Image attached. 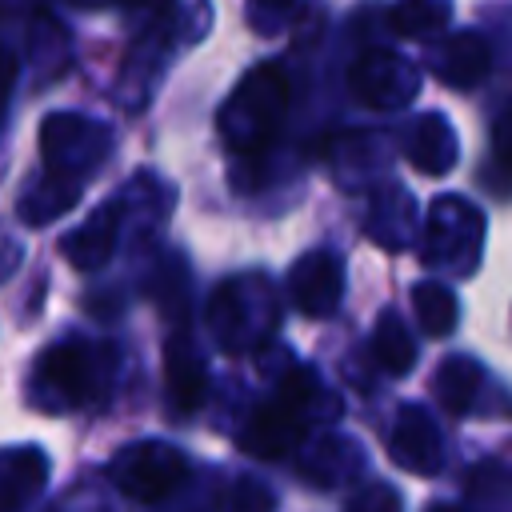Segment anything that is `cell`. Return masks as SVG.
<instances>
[{"label": "cell", "mask_w": 512, "mask_h": 512, "mask_svg": "<svg viewBox=\"0 0 512 512\" xmlns=\"http://www.w3.org/2000/svg\"><path fill=\"white\" fill-rule=\"evenodd\" d=\"M284 112H288V72L268 60V64H256L228 96L220 112V132L232 152L252 156L276 140Z\"/></svg>", "instance_id": "1"}, {"label": "cell", "mask_w": 512, "mask_h": 512, "mask_svg": "<svg viewBox=\"0 0 512 512\" xmlns=\"http://www.w3.org/2000/svg\"><path fill=\"white\" fill-rule=\"evenodd\" d=\"M312 396H316V372L292 368L280 380V392L252 412V420L244 428V448L252 456H264V460L284 456L304 436V412H308Z\"/></svg>", "instance_id": "2"}, {"label": "cell", "mask_w": 512, "mask_h": 512, "mask_svg": "<svg viewBox=\"0 0 512 512\" xmlns=\"http://www.w3.org/2000/svg\"><path fill=\"white\" fill-rule=\"evenodd\" d=\"M184 476H188V460L160 440L128 444L112 460V480L120 484V492H128L132 500H144V504L172 496L184 484Z\"/></svg>", "instance_id": "3"}, {"label": "cell", "mask_w": 512, "mask_h": 512, "mask_svg": "<svg viewBox=\"0 0 512 512\" xmlns=\"http://www.w3.org/2000/svg\"><path fill=\"white\" fill-rule=\"evenodd\" d=\"M40 148H44V160H48L52 176L84 180L100 164V156L108 152V132L100 124L84 120V116L56 112L40 128Z\"/></svg>", "instance_id": "4"}, {"label": "cell", "mask_w": 512, "mask_h": 512, "mask_svg": "<svg viewBox=\"0 0 512 512\" xmlns=\"http://www.w3.org/2000/svg\"><path fill=\"white\" fill-rule=\"evenodd\" d=\"M36 384L60 408L88 404L100 392V356H96V348L84 344V340H60V344L44 348V356L36 364Z\"/></svg>", "instance_id": "5"}, {"label": "cell", "mask_w": 512, "mask_h": 512, "mask_svg": "<svg viewBox=\"0 0 512 512\" xmlns=\"http://www.w3.org/2000/svg\"><path fill=\"white\" fill-rule=\"evenodd\" d=\"M348 88L368 108H400L416 96L420 76L404 56H396L388 48H368L348 68Z\"/></svg>", "instance_id": "6"}, {"label": "cell", "mask_w": 512, "mask_h": 512, "mask_svg": "<svg viewBox=\"0 0 512 512\" xmlns=\"http://www.w3.org/2000/svg\"><path fill=\"white\" fill-rule=\"evenodd\" d=\"M488 64H492V52H488V40L480 32H452L428 48V68L448 88L480 84Z\"/></svg>", "instance_id": "7"}, {"label": "cell", "mask_w": 512, "mask_h": 512, "mask_svg": "<svg viewBox=\"0 0 512 512\" xmlns=\"http://www.w3.org/2000/svg\"><path fill=\"white\" fill-rule=\"evenodd\" d=\"M340 280H344L340 276V260L332 252H308L288 272L292 300L308 316H328L340 304Z\"/></svg>", "instance_id": "8"}, {"label": "cell", "mask_w": 512, "mask_h": 512, "mask_svg": "<svg viewBox=\"0 0 512 512\" xmlns=\"http://www.w3.org/2000/svg\"><path fill=\"white\" fill-rule=\"evenodd\" d=\"M388 448H392V460L404 464L408 472H436L440 468V432L424 416V408H416V404H408L396 416Z\"/></svg>", "instance_id": "9"}, {"label": "cell", "mask_w": 512, "mask_h": 512, "mask_svg": "<svg viewBox=\"0 0 512 512\" xmlns=\"http://www.w3.org/2000/svg\"><path fill=\"white\" fill-rule=\"evenodd\" d=\"M164 380H168V400L180 412H192L204 400L208 372H204V360H200V352L192 348L188 336L168 344V352H164Z\"/></svg>", "instance_id": "10"}, {"label": "cell", "mask_w": 512, "mask_h": 512, "mask_svg": "<svg viewBox=\"0 0 512 512\" xmlns=\"http://www.w3.org/2000/svg\"><path fill=\"white\" fill-rule=\"evenodd\" d=\"M116 220H120V208L116 204H104L88 216V224H80L72 236H64V252L76 268H100L108 256H112V244H116Z\"/></svg>", "instance_id": "11"}, {"label": "cell", "mask_w": 512, "mask_h": 512, "mask_svg": "<svg viewBox=\"0 0 512 512\" xmlns=\"http://www.w3.org/2000/svg\"><path fill=\"white\" fill-rule=\"evenodd\" d=\"M408 160L420 168V172H448L452 160H456V136L448 128L444 116H420L412 136H408Z\"/></svg>", "instance_id": "12"}, {"label": "cell", "mask_w": 512, "mask_h": 512, "mask_svg": "<svg viewBox=\"0 0 512 512\" xmlns=\"http://www.w3.org/2000/svg\"><path fill=\"white\" fill-rule=\"evenodd\" d=\"M372 356L392 376H404L412 368V360H416V344H412V336L404 332V324L392 312H384L376 332H372Z\"/></svg>", "instance_id": "13"}, {"label": "cell", "mask_w": 512, "mask_h": 512, "mask_svg": "<svg viewBox=\"0 0 512 512\" xmlns=\"http://www.w3.org/2000/svg\"><path fill=\"white\" fill-rule=\"evenodd\" d=\"M44 476V460L32 448H16L0 460V504H20L24 496H32L40 488Z\"/></svg>", "instance_id": "14"}, {"label": "cell", "mask_w": 512, "mask_h": 512, "mask_svg": "<svg viewBox=\"0 0 512 512\" xmlns=\"http://www.w3.org/2000/svg\"><path fill=\"white\" fill-rule=\"evenodd\" d=\"M480 392V368L472 360H444L436 372V396L448 412H468Z\"/></svg>", "instance_id": "15"}, {"label": "cell", "mask_w": 512, "mask_h": 512, "mask_svg": "<svg viewBox=\"0 0 512 512\" xmlns=\"http://www.w3.org/2000/svg\"><path fill=\"white\" fill-rule=\"evenodd\" d=\"M452 16V0H396L388 24L400 32V36H432L448 24Z\"/></svg>", "instance_id": "16"}, {"label": "cell", "mask_w": 512, "mask_h": 512, "mask_svg": "<svg viewBox=\"0 0 512 512\" xmlns=\"http://www.w3.org/2000/svg\"><path fill=\"white\" fill-rule=\"evenodd\" d=\"M412 308H416V320L424 324V332H432V336H448L456 328V296L444 284H416Z\"/></svg>", "instance_id": "17"}, {"label": "cell", "mask_w": 512, "mask_h": 512, "mask_svg": "<svg viewBox=\"0 0 512 512\" xmlns=\"http://www.w3.org/2000/svg\"><path fill=\"white\" fill-rule=\"evenodd\" d=\"M220 512H272V492L260 480H236L220 492Z\"/></svg>", "instance_id": "18"}, {"label": "cell", "mask_w": 512, "mask_h": 512, "mask_svg": "<svg viewBox=\"0 0 512 512\" xmlns=\"http://www.w3.org/2000/svg\"><path fill=\"white\" fill-rule=\"evenodd\" d=\"M16 72H20V64H16V52L0 44V120H4L8 96H12V88H16Z\"/></svg>", "instance_id": "19"}, {"label": "cell", "mask_w": 512, "mask_h": 512, "mask_svg": "<svg viewBox=\"0 0 512 512\" xmlns=\"http://www.w3.org/2000/svg\"><path fill=\"white\" fill-rule=\"evenodd\" d=\"M492 140H496V156L512 168V108L496 120V136H492Z\"/></svg>", "instance_id": "20"}, {"label": "cell", "mask_w": 512, "mask_h": 512, "mask_svg": "<svg viewBox=\"0 0 512 512\" xmlns=\"http://www.w3.org/2000/svg\"><path fill=\"white\" fill-rule=\"evenodd\" d=\"M424 512H464V508H452V504H432V508H424Z\"/></svg>", "instance_id": "21"}, {"label": "cell", "mask_w": 512, "mask_h": 512, "mask_svg": "<svg viewBox=\"0 0 512 512\" xmlns=\"http://www.w3.org/2000/svg\"><path fill=\"white\" fill-rule=\"evenodd\" d=\"M76 4H112V0H76ZM116 4H140V0H116Z\"/></svg>", "instance_id": "22"}, {"label": "cell", "mask_w": 512, "mask_h": 512, "mask_svg": "<svg viewBox=\"0 0 512 512\" xmlns=\"http://www.w3.org/2000/svg\"><path fill=\"white\" fill-rule=\"evenodd\" d=\"M256 4H268V8H288L292 0H256Z\"/></svg>", "instance_id": "23"}, {"label": "cell", "mask_w": 512, "mask_h": 512, "mask_svg": "<svg viewBox=\"0 0 512 512\" xmlns=\"http://www.w3.org/2000/svg\"><path fill=\"white\" fill-rule=\"evenodd\" d=\"M352 512H392V508H368V504H356Z\"/></svg>", "instance_id": "24"}]
</instances>
